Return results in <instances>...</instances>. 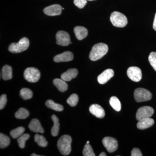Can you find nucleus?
I'll return each instance as SVG.
<instances>
[{"instance_id":"nucleus-1","label":"nucleus","mask_w":156,"mask_h":156,"mask_svg":"<svg viewBox=\"0 0 156 156\" xmlns=\"http://www.w3.org/2000/svg\"><path fill=\"white\" fill-rule=\"evenodd\" d=\"M108 46L103 43H98L93 46L89 54V58L93 61H97L106 55L108 52Z\"/></svg>"},{"instance_id":"nucleus-2","label":"nucleus","mask_w":156,"mask_h":156,"mask_svg":"<svg viewBox=\"0 0 156 156\" xmlns=\"http://www.w3.org/2000/svg\"><path fill=\"white\" fill-rule=\"evenodd\" d=\"M71 137L64 135L60 137L57 142V147L62 154L67 156L71 151Z\"/></svg>"},{"instance_id":"nucleus-3","label":"nucleus","mask_w":156,"mask_h":156,"mask_svg":"<svg viewBox=\"0 0 156 156\" xmlns=\"http://www.w3.org/2000/svg\"><path fill=\"white\" fill-rule=\"evenodd\" d=\"M110 20L112 24L117 27H124L128 24V19L124 14L115 11L112 13Z\"/></svg>"},{"instance_id":"nucleus-4","label":"nucleus","mask_w":156,"mask_h":156,"mask_svg":"<svg viewBox=\"0 0 156 156\" xmlns=\"http://www.w3.org/2000/svg\"><path fill=\"white\" fill-rule=\"evenodd\" d=\"M29 44V41L27 38H22L18 43L11 44L9 46V50L12 53H20L27 50Z\"/></svg>"},{"instance_id":"nucleus-5","label":"nucleus","mask_w":156,"mask_h":156,"mask_svg":"<svg viewBox=\"0 0 156 156\" xmlns=\"http://www.w3.org/2000/svg\"><path fill=\"white\" fill-rule=\"evenodd\" d=\"M152 95L147 89L144 88H137L134 92V97L136 102L147 101L151 99Z\"/></svg>"},{"instance_id":"nucleus-6","label":"nucleus","mask_w":156,"mask_h":156,"mask_svg":"<svg viewBox=\"0 0 156 156\" xmlns=\"http://www.w3.org/2000/svg\"><path fill=\"white\" fill-rule=\"evenodd\" d=\"M24 79L30 83H36L40 80L41 73L38 69L34 67H29L23 73Z\"/></svg>"},{"instance_id":"nucleus-7","label":"nucleus","mask_w":156,"mask_h":156,"mask_svg":"<svg viewBox=\"0 0 156 156\" xmlns=\"http://www.w3.org/2000/svg\"><path fill=\"white\" fill-rule=\"evenodd\" d=\"M154 110L150 106H143L138 109L136 113V119L137 121L145 119L151 118L153 115Z\"/></svg>"},{"instance_id":"nucleus-8","label":"nucleus","mask_w":156,"mask_h":156,"mask_svg":"<svg viewBox=\"0 0 156 156\" xmlns=\"http://www.w3.org/2000/svg\"><path fill=\"white\" fill-rule=\"evenodd\" d=\"M102 143L108 152H114L118 149V142L113 137L109 136L105 137L102 140Z\"/></svg>"},{"instance_id":"nucleus-9","label":"nucleus","mask_w":156,"mask_h":156,"mask_svg":"<svg viewBox=\"0 0 156 156\" xmlns=\"http://www.w3.org/2000/svg\"><path fill=\"white\" fill-rule=\"evenodd\" d=\"M127 75L131 80L138 82L142 79V72L139 68L131 66L127 70Z\"/></svg>"},{"instance_id":"nucleus-10","label":"nucleus","mask_w":156,"mask_h":156,"mask_svg":"<svg viewBox=\"0 0 156 156\" xmlns=\"http://www.w3.org/2000/svg\"><path fill=\"white\" fill-rule=\"evenodd\" d=\"M56 44L62 46H67L71 44L69 34L63 31H59L56 34Z\"/></svg>"},{"instance_id":"nucleus-11","label":"nucleus","mask_w":156,"mask_h":156,"mask_svg":"<svg viewBox=\"0 0 156 156\" xmlns=\"http://www.w3.org/2000/svg\"><path fill=\"white\" fill-rule=\"evenodd\" d=\"M62 8L59 5H53L46 7L44 10L45 14L48 16H55L59 15L62 13Z\"/></svg>"},{"instance_id":"nucleus-12","label":"nucleus","mask_w":156,"mask_h":156,"mask_svg":"<svg viewBox=\"0 0 156 156\" xmlns=\"http://www.w3.org/2000/svg\"><path fill=\"white\" fill-rule=\"evenodd\" d=\"M114 76V72L112 69H107L98 77V81L100 84H105Z\"/></svg>"},{"instance_id":"nucleus-13","label":"nucleus","mask_w":156,"mask_h":156,"mask_svg":"<svg viewBox=\"0 0 156 156\" xmlns=\"http://www.w3.org/2000/svg\"><path fill=\"white\" fill-rule=\"evenodd\" d=\"M73 55L72 53L69 51H66L61 54L56 55L53 58L55 62H66L73 60Z\"/></svg>"},{"instance_id":"nucleus-14","label":"nucleus","mask_w":156,"mask_h":156,"mask_svg":"<svg viewBox=\"0 0 156 156\" xmlns=\"http://www.w3.org/2000/svg\"><path fill=\"white\" fill-rule=\"evenodd\" d=\"M90 113L95 116L99 119H102L105 116V112L100 105L93 104L89 107Z\"/></svg>"},{"instance_id":"nucleus-15","label":"nucleus","mask_w":156,"mask_h":156,"mask_svg":"<svg viewBox=\"0 0 156 156\" xmlns=\"http://www.w3.org/2000/svg\"><path fill=\"white\" fill-rule=\"evenodd\" d=\"M154 123V121L151 118H145L138 121L136 126L140 130H144L153 126Z\"/></svg>"},{"instance_id":"nucleus-16","label":"nucleus","mask_w":156,"mask_h":156,"mask_svg":"<svg viewBox=\"0 0 156 156\" xmlns=\"http://www.w3.org/2000/svg\"><path fill=\"white\" fill-rule=\"evenodd\" d=\"M29 128L30 131L35 133H43L44 130L42 128L41 123L39 120L37 119H34L31 121L28 126Z\"/></svg>"},{"instance_id":"nucleus-17","label":"nucleus","mask_w":156,"mask_h":156,"mask_svg":"<svg viewBox=\"0 0 156 156\" xmlns=\"http://www.w3.org/2000/svg\"><path fill=\"white\" fill-rule=\"evenodd\" d=\"M78 72L76 69H70L61 75V78L66 82H69L77 76Z\"/></svg>"},{"instance_id":"nucleus-18","label":"nucleus","mask_w":156,"mask_h":156,"mask_svg":"<svg viewBox=\"0 0 156 156\" xmlns=\"http://www.w3.org/2000/svg\"><path fill=\"white\" fill-rule=\"evenodd\" d=\"M74 32L75 34L76 38L78 40H83L87 37L88 35V31L87 29L81 26H77L74 29Z\"/></svg>"},{"instance_id":"nucleus-19","label":"nucleus","mask_w":156,"mask_h":156,"mask_svg":"<svg viewBox=\"0 0 156 156\" xmlns=\"http://www.w3.org/2000/svg\"><path fill=\"white\" fill-rule=\"evenodd\" d=\"M53 84L57 88L59 91L61 92H64L66 91L68 88V84L66 81L62 79H55L53 80Z\"/></svg>"},{"instance_id":"nucleus-20","label":"nucleus","mask_w":156,"mask_h":156,"mask_svg":"<svg viewBox=\"0 0 156 156\" xmlns=\"http://www.w3.org/2000/svg\"><path fill=\"white\" fill-rule=\"evenodd\" d=\"M51 119L53 122V126L51 129V134L53 136H56L58 135L59 130V120L55 115H53Z\"/></svg>"},{"instance_id":"nucleus-21","label":"nucleus","mask_w":156,"mask_h":156,"mask_svg":"<svg viewBox=\"0 0 156 156\" xmlns=\"http://www.w3.org/2000/svg\"><path fill=\"white\" fill-rule=\"evenodd\" d=\"M2 77L5 80H8L12 78V69L11 66L5 65L2 69Z\"/></svg>"},{"instance_id":"nucleus-22","label":"nucleus","mask_w":156,"mask_h":156,"mask_svg":"<svg viewBox=\"0 0 156 156\" xmlns=\"http://www.w3.org/2000/svg\"><path fill=\"white\" fill-rule=\"evenodd\" d=\"M46 105L49 108L52 109L56 111L62 112L63 110V107L62 105L55 103L52 100H48L46 101Z\"/></svg>"},{"instance_id":"nucleus-23","label":"nucleus","mask_w":156,"mask_h":156,"mask_svg":"<svg viewBox=\"0 0 156 156\" xmlns=\"http://www.w3.org/2000/svg\"><path fill=\"white\" fill-rule=\"evenodd\" d=\"M111 106L117 112H119L121 109V103L118 98L115 96H112L109 100Z\"/></svg>"},{"instance_id":"nucleus-24","label":"nucleus","mask_w":156,"mask_h":156,"mask_svg":"<svg viewBox=\"0 0 156 156\" xmlns=\"http://www.w3.org/2000/svg\"><path fill=\"white\" fill-rule=\"evenodd\" d=\"M29 115V112L24 108L19 109L15 113V117L17 119H27Z\"/></svg>"},{"instance_id":"nucleus-25","label":"nucleus","mask_w":156,"mask_h":156,"mask_svg":"<svg viewBox=\"0 0 156 156\" xmlns=\"http://www.w3.org/2000/svg\"><path fill=\"white\" fill-rule=\"evenodd\" d=\"M34 140L38 145L41 147H45L48 146V141L43 135L36 134L34 136Z\"/></svg>"},{"instance_id":"nucleus-26","label":"nucleus","mask_w":156,"mask_h":156,"mask_svg":"<svg viewBox=\"0 0 156 156\" xmlns=\"http://www.w3.org/2000/svg\"><path fill=\"white\" fill-rule=\"evenodd\" d=\"M20 95L23 99L28 100L33 97V92L30 89L27 88H23L20 91Z\"/></svg>"},{"instance_id":"nucleus-27","label":"nucleus","mask_w":156,"mask_h":156,"mask_svg":"<svg viewBox=\"0 0 156 156\" xmlns=\"http://www.w3.org/2000/svg\"><path fill=\"white\" fill-rule=\"evenodd\" d=\"M25 129L22 127H19L12 130L10 132V135L14 139L19 138L23 134Z\"/></svg>"},{"instance_id":"nucleus-28","label":"nucleus","mask_w":156,"mask_h":156,"mask_svg":"<svg viewBox=\"0 0 156 156\" xmlns=\"http://www.w3.org/2000/svg\"><path fill=\"white\" fill-rule=\"evenodd\" d=\"M10 143V139L9 136L1 133L0 134V148H5L9 146Z\"/></svg>"},{"instance_id":"nucleus-29","label":"nucleus","mask_w":156,"mask_h":156,"mask_svg":"<svg viewBox=\"0 0 156 156\" xmlns=\"http://www.w3.org/2000/svg\"><path fill=\"white\" fill-rule=\"evenodd\" d=\"M29 134H24L20 136L17 139L18 146L20 148H24L25 146V142L30 138Z\"/></svg>"},{"instance_id":"nucleus-30","label":"nucleus","mask_w":156,"mask_h":156,"mask_svg":"<svg viewBox=\"0 0 156 156\" xmlns=\"http://www.w3.org/2000/svg\"><path fill=\"white\" fill-rule=\"evenodd\" d=\"M78 101H79V97H78L77 95L76 94H73L68 98L67 103L70 106L75 107L77 104Z\"/></svg>"},{"instance_id":"nucleus-31","label":"nucleus","mask_w":156,"mask_h":156,"mask_svg":"<svg viewBox=\"0 0 156 156\" xmlns=\"http://www.w3.org/2000/svg\"><path fill=\"white\" fill-rule=\"evenodd\" d=\"M83 155L84 156H95L92 147L89 144H87L84 146L83 152Z\"/></svg>"},{"instance_id":"nucleus-32","label":"nucleus","mask_w":156,"mask_h":156,"mask_svg":"<svg viewBox=\"0 0 156 156\" xmlns=\"http://www.w3.org/2000/svg\"><path fill=\"white\" fill-rule=\"evenodd\" d=\"M148 60L152 67L153 68L154 70L156 72V53L151 52L150 54L148 57Z\"/></svg>"},{"instance_id":"nucleus-33","label":"nucleus","mask_w":156,"mask_h":156,"mask_svg":"<svg viewBox=\"0 0 156 156\" xmlns=\"http://www.w3.org/2000/svg\"><path fill=\"white\" fill-rule=\"evenodd\" d=\"M87 0H74V4L80 9H83L87 4Z\"/></svg>"},{"instance_id":"nucleus-34","label":"nucleus","mask_w":156,"mask_h":156,"mask_svg":"<svg viewBox=\"0 0 156 156\" xmlns=\"http://www.w3.org/2000/svg\"><path fill=\"white\" fill-rule=\"evenodd\" d=\"M7 102V96L6 95H1L0 98V109H3L5 106Z\"/></svg>"},{"instance_id":"nucleus-35","label":"nucleus","mask_w":156,"mask_h":156,"mask_svg":"<svg viewBox=\"0 0 156 156\" xmlns=\"http://www.w3.org/2000/svg\"><path fill=\"white\" fill-rule=\"evenodd\" d=\"M131 156H142V154L141 151L139 149L134 148L132 150L131 153Z\"/></svg>"},{"instance_id":"nucleus-36","label":"nucleus","mask_w":156,"mask_h":156,"mask_svg":"<svg viewBox=\"0 0 156 156\" xmlns=\"http://www.w3.org/2000/svg\"><path fill=\"white\" fill-rule=\"evenodd\" d=\"M153 27L155 30L156 31V13L155 14L154 19V21L153 23Z\"/></svg>"},{"instance_id":"nucleus-37","label":"nucleus","mask_w":156,"mask_h":156,"mask_svg":"<svg viewBox=\"0 0 156 156\" xmlns=\"http://www.w3.org/2000/svg\"><path fill=\"white\" fill-rule=\"evenodd\" d=\"M99 156H106V154L105 153L102 152V153H101L99 155Z\"/></svg>"},{"instance_id":"nucleus-38","label":"nucleus","mask_w":156,"mask_h":156,"mask_svg":"<svg viewBox=\"0 0 156 156\" xmlns=\"http://www.w3.org/2000/svg\"><path fill=\"white\" fill-rule=\"evenodd\" d=\"M31 156H41V155H37L35 154H32L31 155Z\"/></svg>"},{"instance_id":"nucleus-39","label":"nucleus","mask_w":156,"mask_h":156,"mask_svg":"<svg viewBox=\"0 0 156 156\" xmlns=\"http://www.w3.org/2000/svg\"><path fill=\"white\" fill-rule=\"evenodd\" d=\"M87 144H89V141H87Z\"/></svg>"},{"instance_id":"nucleus-40","label":"nucleus","mask_w":156,"mask_h":156,"mask_svg":"<svg viewBox=\"0 0 156 156\" xmlns=\"http://www.w3.org/2000/svg\"><path fill=\"white\" fill-rule=\"evenodd\" d=\"M87 1H95V0H87Z\"/></svg>"}]
</instances>
